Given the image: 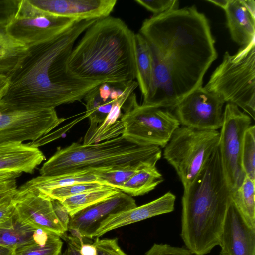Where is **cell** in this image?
Segmentation results:
<instances>
[{
    "instance_id": "cell-44",
    "label": "cell",
    "mask_w": 255,
    "mask_h": 255,
    "mask_svg": "<svg viewBox=\"0 0 255 255\" xmlns=\"http://www.w3.org/2000/svg\"><path fill=\"white\" fill-rule=\"evenodd\" d=\"M206 1L212 3L225 10L227 7L230 0H207Z\"/></svg>"
},
{
    "instance_id": "cell-23",
    "label": "cell",
    "mask_w": 255,
    "mask_h": 255,
    "mask_svg": "<svg viewBox=\"0 0 255 255\" xmlns=\"http://www.w3.org/2000/svg\"><path fill=\"white\" fill-rule=\"evenodd\" d=\"M62 245L59 236L38 229L33 240L15 249L13 255H59Z\"/></svg>"
},
{
    "instance_id": "cell-6",
    "label": "cell",
    "mask_w": 255,
    "mask_h": 255,
    "mask_svg": "<svg viewBox=\"0 0 255 255\" xmlns=\"http://www.w3.org/2000/svg\"><path fill=\"white\" fill-rule=\"evenodd\" d=\"M225 102L255 116V40L235 54L224 53L222 62L203 87Z\"/></svg>"
},
{
    "instance_id": "cell-43",
    "label": "cell",
    "mask_w": 255,
    "mask_h": 255,
    "mask_svg": "<svg viewBox=\"0 0 255 255\" xmlns=\"http://www.w3.org/2000/svg\"><path fill=\"white\" fill-rule=\"evenodd\" d=\"M9 85V77L0 75V100L5 94Z\"/></svg>"
},
{
    "instance_id": "cell-25",
    "label": "cell",
    "mask_w": 255,
    "mask_h": 255,
    "mask_svg": "<svg viewBox=\"0 0 255 255\" xmlns=\"http://www.w3.org/2000/svg\"><path fill=\"white\" fill-rule=\"evenodd\" d=\"M135 78L143 96L147 93L152 77V59L148 43L139 33H135Z\"/></svg>"
},
{
    "instance_id": "cell-47",
    "label": "cell",
    "mask_w": 255,
    "mask_h": 255,
    "mask_svg": "<svg viewBox=\"0 0 255 255\" xmlns=\"http://www.w3.org/2000/svg\"><path fill=\"white\" fill-rule=\"evenodd\" d=\"M219 255H229L227 253L221 251V252L219 253Z\"/></svg>"
},
{
    "instance_id": "cell-46",
    "label": "cell",
    "mask_w": 255,
    "mask_h": 255,
    "mask_svg": "<svg viewBox=\"0 0 255 255\" xmlns=\"http://www.w3.org/2000/svg\"><path fill=\"white\" fill-rule=\"evenodd\" d=\"M14 249L0 246V255H13Z\"/></svg>"
},
{
    "instance_id": "cell-11",
    "label": "cell",
    "mask_w": 255,
    "mask_h": 255,
    "mask_svg": "<svg viewBox=\"0 0 255 255\" xmlns=\"http://www.w3.org/2000/svg\"><path fill=\"white\" fill-rule=\"evenodd\" d=\"M76 20L47 13L28 0H19L17 12L5 30L11 37L29 47L48 39Z\"/></svg>"
},
{
    "instance_id": "cell-13",
    "label": "cell",
    "mask_w": 255,
    "mask_h": 255,
    "mask_svg": "<svg viewBox=\"0 0 255 255\" xmlns=\"http://www.w3.org/2000/svg\"><path fill=\"white\" fill-rule=\"evenodd\" d=\"M12 201L16 215L25 224L61 238L67 231L56 215L52 200L37 190L19 187Z\"/></svg>"
},
{
    "instance_id": "cell-36",
    "label": "cell",
    "mask_w": 255,
    "mask_h": 255,
    "mask_svg": "<svg viewBox=\"0 0 255 255\" xmlns=\"http://www.w3.org/2000/svg\"><path fill=\"white\" fill-rule=\"evenodd\" d=\"M19 0H0V28H5L15 15Z\"/></svg>"
},
{
    "instance_id": "cell-8",
    "label": "cell",
    "mask_w": 255,
    "mask_h": 255,
    "mask_svg": "<svg viewBox=\"0 0 255 255\" xmlns=\"http://www.w3.org/2000/svg\"><path fill=\"white\" fill-rule=\"evenodd\" d=\"M120 120L122 134L128 141L140 146L164 148L180 124L168 109L139 104L132 93L122 107Z\"/></svg>"
},
{
    "instance_id": "cell-21",
    "label": "cell",
    "mask_w": 255,
    "mask_h": 255,
    "mask_svg": "<svg viewBox=\"0 0 255 255\" xmlns=\"http://www.w3.org/2000/svg\"><path fill=\"white\" fill-rule=\"evenodd\" d=\"M156 163L147 162L142 164L120 188V191L132 197L143 195L154 189L164 180L156 167Z\"/></svg>"
},
{
    "instance_id": "cell-1",
    "label": "cell",
    "mask_w": 255,
    "mask_h": 255,
    "mask_svg": "<svg viewBox=\"0 0 255 255\" xmlns=\"http://www.w3.org/2000/svg\"><path fill=\"white\" fill-rule=\"evenodd\" d=\"M139 33L148 43L152 64L150 85L141 104L174 109L202 86L217 59L209 22L193 5L146 19Z\"/></svg>"
},
{
    "instance_id": "cell-20",
    "label": "cell",
    "mask_w": 255,
    "mask_h": 255,
    "mask_svg": "<svg viewBox=\"0 0 255 255\" xmlns=\"http://www.w3.org/2000/svg\"><path fill=\"white\" fill-rule=\"evenodd\" d=\"M134 91L129 90L115 100L111 110L104 120L94 128L88 129L83 144H96L122 135L124 130V125L120 120L122 107Z\"/></svg>"
},
{
    "instance_id": "cell-7",
    "label": "cell",
    "mask_w": 255,
    "mask_h": 255,
    "mask_svg": "<svg viewBox=\"0 0 255 255\" xmlns=\"http://www.w3.org/2000/svg\"><path fill=\"white\" fill-rule=\"evenodd\" d=\"M218 130L179 126L164 147V159L175 170L183 188L195 179L218 146Z\"/></svg>"
},
{
    "instance_id": "cell-27",
    "label": "cell",
    "mask_w": 255,
    "mask_h": 255,
    "mask_svg": "<svg viewBox=\"0 0 255 255\" xmlns=\"http://www.w3.org/2000/svg\"><path fill=\"white\" fill-rule=\"evenodd\" d=\"M255 180L245 175L240 186L231 192L232 202L247 224L255 228Z\"/></svg>"
},
{
    "instance_id": "cell-19",
    "label": "cell",
    "mask_w": 255,
    "mask_h": 255,
    "mask_svg": "<svg viewBox=\"0 0 255 255\" xmlns=\"http://www.w3.org/2000/svg\"><path fill=\"white\" fill-rule=\"evenodd\" d=\"M224 11L227 26L235 42L244 47L255 40V16L242 0H230Z\"/></svg>"
},
{
    "instance_id": "cell-28",
    "label": "cell",
    "mask_w": 255,
    "mask_h": 255,
    "mask_svg": "<svg viewBox=\"0 0 255 255\" xmlns=\"http://www.w3.org/2000/svg\"><path fill=\"white\" fill-rule=\"evenodd\" d=\"M120 192L116 188L107 186L72 196L59 201L70 217L99 202L105 200Z\"/></svg>"
},
{
    "instance_id": "cell-2",
    "label": "cell",
    "mask_w": 255,
    "mask_h": 255,
    "mask_svg": "<svg viewBox=\"0 0 255 255\" xmlns=\"http://www.w3.org/2000/svg\"><path fill=\"white\" fill-rule=\"evenodd\" d=\"M97 20H76L48 39L27 47L9 77L0 102L11 110L55 109L81 101L103 83L78 78L68 67L77 40Z\"/></svg>"
},
{
    "instance_id": "cell-30",
    "label": "cell",
    "mask_w": 255,
    "mask_h": 255,
    "mask_svg": "<svg viewBox=\"0 0 255 255\" xmlns=\"http://www.w3.org/2000/svg\"><path fill=\"white\" fill-rule=\"evenodd\" d=\"M145 163L147 162L120 168L95 170L92 171V173L98 182L120 190L140 166Z\"/></svg>"
},
{
    "instance_id": "cell-5",
    "label": "cell",
    "mask_w": 255,
    "mask_h": 255,
    "mask_svg": "<svg viewBox=\"0 0 255 255\" xmlns=\"http://www.w3.org/2000/svg\"><path fill=\"white\" fill-rule=\"evenodd\" d=\"M155 146L135 144L122 135L96 144L73 142L58 148L40 168L42 176H53L83 171L123 168L144 162H155L161 157Z\"/></svg>"
},
{
    "instance_id": "cell-24",
    "label": "cell",
    "mask_w": 255,
    "mask_h": 255,
    "mask_svg": "<svg viewBox=\"0 0 255 255\" xmlns=\"http://www.w3.org/2000/svg\"><path fill=\"white\" fill-rule=\"evenodd\" d=\"M37 229L23 223L15 213L0 224V246L14 250L33 240Z\"/></svg>"
},
{
    "instance_id": "cell-10",
    "label": "cell",
    "mask_w": 255,
    "mask_h": 255,
    "mask_svg": "<svg viewBox=\"0 0 255 255\" xmlns=\"http://www.w3.org/2000/svg\"><path fill=\"white\" fill-rule=\"evenodd\" d=\"M65 120L58 117L55 109L11 110L0 102V145L35 141Z\"/></svg>"
},
{
    "instance_id": "cell-35",
    "label": "cell",
    "mask_w": 255,
    "mask_h": 255,
    "mask_svg": "<svg viewBox=\"0 0 255 255\" xmlns=\"http://www.w3.org/2000/svg\"><path fill=\"white\" fill-rule=\"evenodd\" d=\"M143 255H194L186 248L167 244H154Z\"/></svg>"
},
{
    "instance_id": "cell-14",
    "label": "cell",
    "mask_w": 255,
    "mask_h": 255,
    "mask_svg": "<svg viewBox=\"0 0 255 255\" xmlns=\"http://www.w3.org/2000/svg\"><path fill=\"white\" fill-rule=\"evenodd\" d=\"M135 200L121 191L70 217L68 230L79 239L92 238L100 223L108 216L136 207Z\"/></svg>"
},
{
    "instance_id": "cell-26",
    "label": "cell",
    "mask_w": 255,
    "mask_h": 255,
    "mask_svg": "<svg viewBox=\"0 0 255 255\" xmlns=\"http://www.w3.org/2000/svg\"><path fill=\"white\" fill-rule=\"evenodd\" d=\"M27 50V47L0 28V75L9 77Z\"/></svg>"
},
{
    "instance_id": "cell-34",
    "label": "cell",
    "mask_w": 255,
    "mask_h": 255,
    "mask_svg": "<svg viewBox=\"0 0 255 255\" xmlns=\"http://www.w3.org/2000/svg\"><path fill=\"white\" fill-rule=\"evenodd\" d=\"M92 244L96 249L97 255H127L119 246L117 238L97 237Z\"/></svg>"
},
{
    "instance_id": "cell-42",
    "label": "cell",
    "mask_w": 255,
    "mask_h": 255,
    "mask_svg": "<svg viewBox=\"0 0 255 255\" xmlns=\"http://www.w3.org/2000/svg\"><path fill=\"white\" fill-rule=\"evenodd\" d=\"M22 173L19 172L0 171V182L17 179Z\"/></svg>"
},
{
    "instance_id": "cell-22",
    "label": "cell",
    "mask_w": 255,
    "mask_h": 255,
    "mask_svg": "<svg viewBox=\"0 0 255 255\" xmlns=\"http://www.w3.org/2000/svg\"><path fill=\"white\" fill-rule=\"evenodd\" d=\"M93 181H98L92 171H83L53 176L40 175L28 181L20 188L34 189L41 193H44L76 183Z\"/></svg>"
},
{
    "instance_id": "cell-32",
    "label": "cell",
    "mask_w": 255,
    "mask_h": 255,
    "mask_svg": "<svg viewBox=\"0 0 255 255\" xmlns=\"http://www.w3.org/2000/svg\"><path fill=\"white\" fill-rule=\"evenodd\" d=\"M107 186L98 181L76 183L42 193L52 200L61 201L69 197Z\"/></svg>"
},
{
    "instance_id": "cell-40",
    "label": "cell",
    "mask_w": 255,
    "mask_h": 255,
    "mask_svg": "<svg viewBox=\"0 0 255 255\" xmlns=\"http://www.w3.org/2000/svg\"><path fill=\"white\" fill-rule=\"evenodd\" d=\"M15 213V208L12 200L1 205L0 206V224L9 220Z\"/></svg>"
},
{
    "instance_id": "cell-17",
    "label": "cell",
    "mask_w": 255,
    "mask_h": 255,
    "mask_svg": "<svg viewBox=\"0 0 255 255\" xmlns=\"http://www.w3.org/2000/svg\"><path fill=\"white\" fill-rule=\"evenodd\" d=\"M176 196L171 192L149 203L119 213L110 215L100 224L92 238L100 237L113 230L148 218L172 212Z\"/></svg>"
},
{
    "instance_id": "cell-9",
    "label": "cell",
    "mask_w": 255,
    "mask_h": 255,
    "mask_svg": "<svg viewBox=\"0 0 255 255\" xmlns=\"http://www.w3.org/2000/svg\"><path fill=\"white\" fill-rule=\"evenodd\" d=\"M251 118L239 108L227 103L224 108L218 148L225 179L231 192L237 189L245 177L241 163L243 136L251 125Z\"/></svg>"
},
{
    "instance_id": "cell-33",
    "label": "cell",
    "mask_w": 255,
    "mask_h": 255,
    "mask_svg": "<svg viewBox=\"0 0 255 255\" xmlns=\"http://www.w3.org/2000/svg\"><path fill=\"white\" fill-rule=\"evenodd\" d=\"M135 2L153 13V15L179 8L177 0H135Z\"/></svg>"
},
{
    "instance_id": "cell-41",
    "label": "cell",
    "mask_w": 255,
    "mask_h": 255,
    "mask_svg": "<svg viewBox=\"0 0 255 255\" xmlns=\"http://www.w3.org/2000/svg\"><path fill=\"white\" fill-rule=\"evenodd\" d=\"M81 255H97L96 249L92 243H87L83 242L79 249Z\"/></svg>"
},
{
    "instance_id": "cell-29",
    "label": "cell",
    "mask_w": 255,
    "mask_h": 255,
    "mask_svg": "<svg viewBox=\"0 0 255 255\" xmlns=\"http://www.w3.org/2000/svg\"><path fill=\"white\" fill-rule=\"evenodd\" d=\"M86 101V114L90 119L89 129L94 128L101 123L112 109L115 100L104 101L100 96L98 86L84 98ZM117 100V99H116Z\"/></svg>"
},
{
    "instance_id": "cell-4",
    "label": "cell",
    "mask_w": 255,
    "mask_h": 255,
    "mask_svg": "<svg viewBox=\"0 0 255 255\" xmlns=\"http://www.w3.org/2000/svg\"><path fill=\"white\" fill-rule=\"evenodd\" d=\"M231 201L218 146L182 197L181 236L193 254L205 255L219 245Z\"/></svg>"
},
{
    "instance_id": "cell-3",
    "label": "cell",
    "mask_w": 255,
    "mask_h": 255,
    "mask_svg": "<svg viewBox=\"0 0 255 255\" xmlns=\"http://www.w3.org/2000/svg\"><path fill=\"white\" fill-rule=\"evenodd\" d=\"M134 34L119 18L110 15L97 19L73 48L68 62L69 71L86 81H134Z\"/></svg>"
},
{
    "instance_id": "cell-45",
    "label": "cell",
    "mask_w": 255,
    "mask_h": 255,
    "mask_svg": "<svg viewBox=\"0 0 255 255\" xmlns=\"http://www.w3.org/2000/svg\"><path fill=\"white\" fill-rule=\"evenodd\" d=\"M250 13L255 16V2L253 0H242Z\"/></svg>"
},
{
    "instance_id": "cell-15",
    "label": "cell",
    "mask_w": 255,
    "mask_h": 255,
    "mask_svg": "<svg viewBox=\"0 0 255 255\" xmlns=\"http://www.w3.org/2000/svg\"><path fill=\"white\" fill-rule=\"evenodd\" d=\"M37 9L72 19H99L110 15L117 0H28Z\"/></svg>"
},
{
    "instance_id": "cell-18",
    "label": "cell",
    "mask_w": 255,
    "mask_h": 255,
    "mask_svg": "<svg viewBox=\"0 0 255 255\" xmlns=\"http://www.w3.org/2000/svg\"><path fill=\"white\" fill-rule=\"evenodd\" d=\"M45 160L39 148L29 142H9L0 145V171L32 174Z\"/></svg>"
},
{
    "instance_id": "cell-37",
    "label": "cell",
    "mask_w": 255,
    "mask_h": 255,
    "mask_svg": "<svg viewBox=\"0 0 255 255\" xmlns=\"http://www.w3.org/2000/svg\"><path fill=\"white\" fill-rule=\"evenodd\" d=\"M16 179L0 182V206L12 200L17 190Z\"/></svg>"
},
{
    "instance_id": "cell-12",
    "label": "cell",
    "mask_w": 255,
    "mask_h": 255,
    "mask_svg": "<svg viewBox=\"0 0 255 255\" xmlns=\"http://www.w3.org/2000/svg\"><path fill=\"white\" fill-rule=\"evenodd\" d=\"M225 102L200 87L183 98L174 107V115L181 126L200 130L221 128Z\"/></svg>"
},
{
    "instance_id": "cell-31",
    "label": "cell",
    "mask_w": 255,
    "mask_h": 255,
    "mask_svg": "<svg viewBox=\"0 0 255 255\" xmlns=\"http://www.w3.org/2000/svg\"><path fill=\"white\" fill-rule=\"evenodd\" d=\"M241 163L245 175L255 180V126L245 131L241 153Z\"/></svg>"
},
{
    "instance_id": "cell-16",
    "label": "cell",
    "mask_w": 255,
    "mask_h": 255,
    "mask_svg": "<svg viewBox=\"0 0 255 255\" xmlns=\"http://www.w3.org/2000/svg\"><path fill=\"white\" fill-rule=\"evenodd\" d=\"M229 255H255V228L246 222L231 201L225 218L219 245Z\"/></svg>"
},
{
    "instance_id": "cell-38",
    "label": "cell",
    "mask_w": 255,
    "mask_h": 255,
    "mask_svg": "<svg viewBox=\"0 0 255 255\" xmlns=\"http://www.w3.org/2000/svg\"><path fill=\"white\" fill-rule=\"evenodd\" d=\"M62 238L67 241V248L59 255H81L79 251L81 243L84 242L83 239H79L73 236L67 237L63 235Z\"/></svg>"
},
{
    "instance_id": "cell-39",
    "label": "cell",
    "mask_w": 255,
    "mask_h": 255,
    "mask_svg": "<svg viewBox=\"0 0 255 255\" xmlns=\"http://www.w3.org/2000/svg\"><path fill=\"white\" fill-rule=\"evenodd\" d=\"M52 202L56 215L63 227L68 231L70 217L67 211L59 201L52 200Z\"/></svg>"
}]
</instances>
